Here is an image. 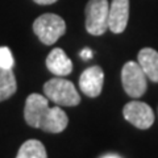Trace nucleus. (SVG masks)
Wrapping results in <instances>:
<instances>
[{
    "mask_svg": "<svg viewBox=\"0 0 158 158\" xmlns=\"http://www.w3.org/2000/svg\"><path fill=\"white\" fill-rule=\"evenodd\" d=\"M24 118L29 127L49 133H61L66 129L69 117L59 107H49V99L40 94H31L27 98Z\"/></svg>",
    "mask_w": 158,
    "mask_h": 158,
    "instance_id": "obj_1",
    "label": "nucleus"
},
{
    "mask_svg": "<svg viewBox=\"0 0 158 158\" xmlns=\"http://www.w3.org/2000/svg\"><path fill=\"white\" fill-rule=\"evenodd\" d=\"M44 92L49 100L62 107H75L81 103V95L73 82L61 77L48 81L44 85Z\"/></svg>",
    "mask_w": 158,
    "mask_h": 158,
    "instance_id": "obj_2",
    "label": "nucleus"
},
{
    "mask_svg": "<svg viewBox=\"0 0 158 158\" xmlns=\"http://www.w3.org/2000/svg\"><path fill=\"white\" fill-rule=\"evenodd\" d=\"M33 32L44 45H53L66 32V23L56 13H45L33 23Z\"/></svg>",
    "mask_w": 158,
    "mask_h": 158,
    "instance_id": "obj_3",
    "label": "nucleus"
},
{
    "mask_svg": "<svg viewBox=\"0 0 158 158\" xmlns=\"http://www.w3.org/2000/svg\"><path fill=\"white\" fill-rule=\"evenodd\" d=\"M146 75L138 62L129 61L123 66L121 70V82L124 91L127 92L128 96L133 99L141 98L146 92L148 82Z\"/></svg>",
    "mask_w": 158,
    "mask_h": 158,
    "instance_id": "obj_4",
    "label": "nucleus"
},
{
    "mask_svg": "<svg viewBox=\"0 0 158 158\" xmlns=\"http://www.w3.org/2000/svg\"><path fill=\"white\" fill-rule=\"evenodd\" d=\"M110 3L107 0H90L86 6V31L92 36H102L108 29Z\"/></svg>",
    "mask_w": 158,
    "mask_h": 158,
    "instance_id": "obj_5",
    "label": "nucleus"
},
{
    "mask_svg": "<svg viewBox=\"0 0 158 158\" xmlns=\"http://www.w3.org/2000/svg\"><path fill=\"white\" fill-rule=\"evenodd\" d=\"M123 115H124V118L128 123H131L133 127H136L137 129L141 131L149 129L154 124L156 120L152 107L148 106L144 102L138 100H132L127 103L123 108Z\"/></svg>",
    "mask_w": 158,
    "mask_h": 158,
    "instance_id": "obj_6",
    "label": "nucleus"
},
{
    "mask_svg": "<svg viewBox=\"0 0 158 158\" xmlns=\"http://www.w3.org/2000/svg\"><path fill=\"white\" fill-rule=\"evenodd\" d=\"M104 83V73L100 66H91L86 69L79 78V87L88 98H98L102 94Z\"/></svg>",
    "mask_w": 158,
    "mask_h": 158,
    "instance_id": "obj_7",
    "label": "nucleus"
},
{
    "mask_svg": "<svg viewBox=\"0 0 158 158\" xmlns=\"http://www.w3.org/2000/svg\"><path fill=\"white\" fill-rule=\"evenodd\" d=\"M129 20V0H112L108 13V29L115 33H123Z\"/></svg>",
    "mask_w": 158,
    "mask_h": 158,
    "instance_id": "obj_8",
    "label": "nucleus"
},
{
    "mask_svg": "<svg viewBox=\"0 0 158 158\" xmlns=\"http://www.w3.org/2000/svg\"><path fill=\"white\" fill-rule=\"evenodd\" d=\"M46 67L57 77H66L73 71V62L61 48H56L46 58Z\"/></svg>",
    "mask_w": 158,
    "mask_h": 158,
    "instance_id": "obj_9",
    "label": "nucleus"
},
{
    "mask_svg": "<svg viewBox=\"0 0 158 158\" xmlns=\"http://www.w3.org/2000/svg\"><path fill=\"white\" fill-rule=\"evenodd\" d=\"M137 62L145 75L152 82L158 83V52L152 48H144L138 52Z\"/></svg>",
    "mask_w": 158,
    "mask_h": 158,
    "instance_id": "obj_10",
    "label": "nucleus"
},
{
    "mask_svg": "<svg viewBox=\"0 0 158 158\" xmlns=\"http://www.w3.org/2000/svg\"><path fill=\"white\" fill-rule=\"evenodd\" d=\"M17 90L16 78L12 69L0 67V102L7 100Z\"/></svg>",
    "mask_w": 158,
    "mask_h": 158,
    "instance_id": "obj_11",
    "label": "nucleus"
},
{
    "mask_svg": "<svg viewBox=\"0 0 158 158\" xmlns=\"http://www.w3.org/2000/svg\"><path fill=\"white\" fill-rule=\"evenodd\" d=\"M16 158H48L46 149L38 140H28L20 146Z\"/></svg>",
    "mask_w": 158,
    "mask_h": 158,
    "instance_id": "obj_12",
    "label": "nucleus"
},
{
    "mask_svg": "<svg viewBox=\"0 0 158 158\" xmlns=\"http://www.w3.org/2000/svg\"><path fill=\"white\" fill-rule=\"evenodd\" d=\"M13 57L12 53L9 50V48L2 46L0 48V67L4 69H12L13 66Z\"/></svg>",
    "mask_w": 158,
    "mask_h": 158,
    "instance_id": "obj_13",
    "label": "nucleus"
},
{
    "mask_svg": "<svg viewBox=\"0 0 158 158\" xmlns=\"http://www.w3.org/2000/svg\"><path fill=\"white\" fill-rule=\"evenodd\" d=\"M94 56V53H92V50H90V49H83V50L81 52V57L83 58V59H90L91 57Z\"/></svg>",
    "mask_w": 158,
    "mask_h": 158,
    "instance_id": "obj_14",
    "label": "nucleus"
},
{
    "mask_svg": "<svg viewBox=\"0 0 158 158\" xmlns=\"http://www.w3.org/2000/svg\"><path fill=\"white\" fill-rule=\"evenodd\" d=\"M33 2L40 4V6H49V4H53V3L58 2V0H33Z\"/></svg>",
    "mask_w": 158,
    "mask_h": 158,
    "instance_id": "obj_15",
    "label": "nucleus"
},
{
    "mask_svg": "<svg viewBox=\"0 0 158 158\" xmlns=\"http://www.w3.org/2000/svg\"><path fill=\"white\" fill-rule=\"evenodd\" d=\"M102 158H120V157L116 156V154H106V156H103Z\"/></svg>",
    "mask_w": 158,
    "mask_h": 158,
    "instance_id": "obj_16",
    "label": "nucleus"
}]
</instances>
